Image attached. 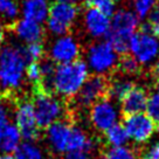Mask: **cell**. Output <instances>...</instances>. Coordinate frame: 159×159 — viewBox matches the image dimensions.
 <instances>
[{
	"instance_id": "f546056e",
	"label": "cell",
	"mask_w": 159,
	"mask_h": 159,
	"mask_svg": "<svg viewBox=\"0 0 159 159\" xmlns=\"http://www.w3.org/2000/svg\"><path fill=\"white\" fill-rule=\"evenodd\" d=\"M137 159H159V140L145 146Z\"/></svg>"
},
{
	"instance_id": "277c9868",
	"label": "cell",
	"mask_w": 159,
	"mask_h": 159,
	"mask_svg": "<svg viewBox=\"0 0 159 159\" xmlns=\"http://www.w3.org/2000/svg\"><path fill=\"white\" fill-rule=\"evenodd\" d=\"M32 104L36 124L40 129H47L52 124L65 119L66 105L54 94L35 89Z\"/></svg>"
},
{
	"instance_id": "e575fe53",
	"label": "cell",
	"mask_w": 159,
	"mask_h": 159,
	"mask_svg": "<svg viewBox=\"0 0 159 159\" xmlns=\"http://www.w3.org/2000/svg\"><path fill=\"white\" fill-rule=\"evenodd\" d=\"M4 39H5V28H4L2 24L0 22V43L4 41Z\"/></svg>"
},
{
	"instance_id": "ac0fdd59",
	"label": "cell",
	"mask_w": 159,
	"mask_h": 159,
	"mask_svg": "<svg viewBox=\"0 0 159 159\" xmlns=\"http://www.w3.org/2000/svg\"><path fill=\"white\" fill-rule=\"evenodd\" d=\"M21 134L15 124H7L0 131V152L11 154L21 144Z\"/></svg>"
},
{
	"instance_id": "5bb4252c",
	"label": "cell",
	"mask_w": 159,
	"mask_h": 159,
	"mask_svg": "<svg viewBox=\"0 0 159 159\" xmlns=\"http://www.w3.org/2000/svg\"><path fill=\"white\" fill-rule=\"evenodd\" d=\"M149 95L143 87L134 85V88L120 99V109L125 116L144 112Z\"/></svg>"
},
{
	"instance_id": "836d02e7",
	"label": "cell",
	"mask_w": 159,
	"mask_h": 159,
	"mask_svg": "<svg viewBox=\"0 0 159 159\" xmlns=\"http://www.w3.org/2000/svg\"><path fill=\"white\" fill-rule=\"evenodd\" d=\"M153 75L159 80V60L154 63V67H153Z\"/></svg>"
},
{
	"instance_id": "4fadbf2b",
	"label": "cell",
	"mask_w": 159,
	"mask_h": 159,
	"mask_svg": "<svg viewBox=\"0 0 159 159\" xmlns=\"http://www.w3.org/2000/svg\"><path fill=\"white\" fill-rule=\"evenodd\" d=\"M71 125L68 120L62 119L46 129L47 143L55 153H66L68 151Z\"/></svg>"
},
{
	"instance_id": "d6986e66",
	"label": "cell",
	"mask_w": 159,
	"mask_h": 159,
	"mask_svg": "<svg viewBox=\"0 0 159 159\" xmlns=\"http://www.w3.org/2000/svg\"><path fill=\"white\" fill-rule=\"evenodd\" d=\"M134 82L126 77H119L108 83V90H107V97L111 99H120L134 88Z\"/></svg>"
},
{
	"instance_id": "4316f807",
	"label": "cell",
	"mask_w": 159,
	"mask_h": 159,
	"mask_svg": "<svg viewBox=\"0 0 159 159\" xmlns=\"http://www.w3.org/2000/svg\"><path fill=\"white\" fill-rule=\"evenodd\" d=\"M24 50L28 62H40L45 55V48L41 42L27 43V46L24 47Z\"/></svg>"
},
{
	"instance_id": "44dd1931",
	"label": "cell",
	"mask_w": 159,
	"mask_h": 159,
	"mask_svg": "<svg viewBox=\"0 0 159 159\" xmlns=\"http://www.w3.org/2000/svg\"><path fill=\"white\" fill-rule=\"evenodd\" d=\"M14 159H45L41 148L33 142H24L14 151Z\"/></svg>"
},
{
	"instance_id": "8d00e7d4",
	"label": "cell",
	"mask_w": 159,
	"mask_h": 159,
	"mask_svg": "<svg viewBox=\"0 0 159 159\" xmlns=\"http://www.w3.org/2000/svg\"><path fill=\"white\" fill-rule=\"evenodd\" d=\"M0 159H14V158H13V156H11V154L1 153L0 154Z\"/></svg>"
},
{
	"instance_id": "d4e9b609",
	"label": "cell",
	"mask_w": 159,
	"mask_h": 159,
	"mask_svg": "<svg viewBox=\"0 0 159 159\" xmlns=\"http://www.w3.org/2000/svg\"><path fill=\"white\" fill-rule=\"evenodd\" d=\"M87 8H95L101 13L111 16L116 12L115 0H84Z\"/></svg>"
},
{
	"instance_id": "2e32d148",
	"label": "cell",
	"mask_w": 159,
	"mask_h": 159,
	"mask_svg": "<svg viewBox=\"0 0 159 159\" xmlns=\"http://www.w3.org/2000/svg\"><path fill=\"white\" fill-rule=\"evenodd\" d=\"M13 30L15 35L22 40L26 43H34V42H41L43 36V30L40 24L32 21V20L22 18L18 20L13 25Z\"/></svg>"
},
{
	"instance_id": "e0dca14e",
	"label": "cell",
	"mask_w": 159,
	"mask_h": 159,
	"mask_svg": "<svg viewBox=\"0 0 159 159\" xmlns=\"http://www.w3.org/2000/svg\"><path fill=\"white\" fill-rule=\"evenodd\" d=\"M49 8L48 0H24L22 15L25 19L41 24L48 18Z\"/></svg>"
},
{
	"instance_id": "484cf974",
	"label": "cell",
	"mask_w": 159,
	"mask_h": 159,
	"mask_svg": "<svg viewBox=\"0 0 159 159\" xmlns=\"http://www.w3.org/2000/svg\"><path fill=\"white\" fill-rule=\"evenodd\" d=\"M145 111L152 120H154L156 123H159V84L157 85L153 93L149 95Z\"/></svg>"
},
{
	"instance_id": "52a82bcc",
	"label": "cell",
	"mask_w": 159,
	"mask_h": 159,
	"mask_svg": "<svg viewBox=\"0 0 159 159\" xmlns=\"http://www.w3.org/2000/svg\"><path fill=\"white\" fill-rule=\"evenodd\" d=\"M79 10L75 4L54 2L50 6L47 18V27L55 35H67L77 18Z\"/></svg>"
},
{
	"instance_id": "f1b7e54d",
	"label": "cell",
	"mask_w": 159,
	"mask_h": 159,
	"mask_svg": "<svg viewBox=\"0 0 159 159\" xmlns=\"http://www.w3.org/2000/svg\"><path fill=\"white\" fill-rule=\"evenodd\" d=\"M25 77L30 83L38 85L41 81V68L40 62H30L26 67Z\"/></svg>"
},
{
	"instance_id": "9a60e30c",
	"label": "cell",
	"mask_w": 159,
	"mask_h": 159,
	"mask_svg": "<svg viewBox=\"0 0 159 159\" xmlns=\"http://www.w3.org/2000/svg\"><path fill=\"white\" fill-rule=\"evenodd\" d=\"M85 30L91 36L102 38L107 36L110 30L111 19L108 15L101 13L95 8H87L84 14Z\"/></svg>"
},
{
	"instance_id": "74e56055",
	"label": "cell",
	"mask_w": 159,
	"mask_h": 159,
	"mask_svg": "<svg viewBox=\"0 0 159 159\" xmlns=\"http://www.w3.org/2000/svg\"><path fill=\"white\" fill-rule=\"evenodd\" d=\"M157 131L159 132V123H158V126H157Z\"/></svg>"
},
{
	"instance_id": "f35d334b",
	"label": "cell",
	"mask_w": 159,
	"mask_h": 159,
	"mask_svg": "<svg viewBox=\"0 0 159 159\" xmlns=\"http://www.w3.org/2000/svg\"><path fill=\"white\" fill-rule=\"evenodd\" d=\"M52 159H55V158H52Z\"/></svg>"
},
{
	"instance_id": "d6a6232c",
	"label": "cell",
	"mask_w": 159,
	"mask_h": 159,
	"mask_svg": "<svg viewBox=\"0 0 159 159\" xmlns=\"http://www.w3.org/2000/svg\"><path fill=\"white\" fill-rule=\"evenodd\" d=\"M65 159H91L90 154L84 151H69L65 156Z\"/></svg>"
},
{
	"instance_id": "7402d4cb",
	"label": "cell",
	"mask_w": 159,
	"mask_h": 159,
	"mask_svg": "<svg viewBox=\"0 0 159 159\" xmlns=\"http://www.w3.org/2000/svg\"><path fill=\"white\" fill-rule=\"evenodd\" d=\"M117 69L123 75H134L140 69V65L138 61L134 59L132 55H122V57L118 59L117 62Z\"/></svg>"
},
{
	"instance_id": "1f68e13d",
	"label": "cell",
	"mask_w": 159,
	"mask_h": 159,
	"mask_svg": "<svg viewBox=\"0 0 159 159\" xmlns=\"http://www.w3.org/2000/svg\"><path fill=\"white\" fill-rule=\"evenodd\" d=\"M7 124H10V111L4 102H0V131Z\"/></svg>"
},
{
	"instance_id": "8992f818",
	"label": "cell",
	"mask_w": 159,
	"mask_h": 159,
	"mask_svg": "<svg viewBox=\"0 0 159 159\" xmlns=\"http://www.w3.org/2000/svg\"><path fill=\"white\" fill-rule=\"evenodd\" d=\"M118 59V54L107 41L97 42L88 49L87 66L96 75H104L117 67Z\"/></svg>"
},
{
	"instance_id": "603a6c76",
	"label": "cell",
	"mask_w": 159,
	"mask_h": 159,
	"mask_svg": "<svg viewBox=\"0 0 159 159\" xmlns=\"http://www.w3.org/2000/svg\"><path fill=\"white\" fill-rule=\"evenodd\" d=\"M156 4L157 0H132V12L138 19H145L156 8Z\"/></svg>"
},
{
	"instance_id": "83f0119b",
	"label": "cell",
	"mask_w": 159,
	"mask_h": 159,
	"mask_svg": "<svg viewBox=\"0 0 159 159\" xmlns=\"http://www.w3.org/2000/svg\"><path fill=\"white\" fill-rule=\"evenodd\" d=\"M19 13V7L14 0H0V15L6 20H14Z\"/></svg>"
},
{
	"instance_id": "5b68a950",
	"label": "cell",
	"mask_w": 159,
	"mask_h": 159,
	"mask_svg": "<svg viewBox=\"0 0 159 159\" xmlns=\"http://www.w3.org/2000/svg\"><path fill=\"white\" fill-rule=\"evenodd\" d=\"M129 52L139 65H150L158 59L159 39L151 33L149 25H144L134 34Z\"/></svg>"
},
{
	"instance_id": "ba28073f",
	"label": "cell",
	"mask_w": 159,
	"mask_h": 159,
	"mask_svg": "<svg viewBox=\"0 0 159 159\" xmlns=\"http://www.w3.org/2000/svg\"><path fill=\"white\" fill-rule=\"evenodd\" d=\"M89 118L95 129L105 132L112 125L117 124L119 111L112 99L105 96L90 107Z\"/></svg>"
},
{
	"instance_id": "8fae6325",
	"label": "cell",
	"mask_w": 159,
	"mask_h": 159,
	"mask_svg": "<svg viewBox=\"0 0 159 159\" xmlns=\"http://www.w3.org/2000/svg\"><path fill=\"white\" fill-rule=\"evenodd\" d=\"M108 81L103 75H94L82 85V88L76 94V103L82 108H88L96 103L98 99L107 96Z\"/></svg>"
},
{
	"instance_id": "cb8c5ba5",
	"label": "cell",
	"mask_w": 159,
	"mask_h": 159,
	"mask_svg": "<svg viewBox=\"0 0 159 159\" xmlns=\"http://www.w3.org/2000/svg\"><path fill=\"white\" fill-rule=\"evenodd\" d=\"M102 159H137V156L128 146H118L105 150Z\"/></svg>"
},
{
	"instance_id": "30bf717a",
	"label": "cell",
	"mask_w": 159,
	"mask_h": 159,
	"mask_svg": "<svg viewBox=\"0 0 159 159\" xmlns=\"http://www.w3.org/2000/svg\"><path fill=\"white\" fill-rule=\"evenodd\" d=\"M15 126L26 142H33L40 137V128L36 124L33 104L30 101L20 102L14 112Z\"/></svg>"
},
{
	"instance_id": "7c38bea8",
	"label": "cell",
	"mask_w": 159,
	"mask_h": 159,
	"mask_svg": "<svg viewBox=\"0 0 159 159\" xmlns=\"http://www.w3.org/2000/svg\"><path fill=\"white\" fill-rule=\"evenodd\" d=\"M80 46L77 41L69 35H62L53 42L49 49L50 61L56 65H65L79 59Z\"/></svg>"
},
{
	"instance_id": "7a4b0ae2",
	"label": "cell",
	"mask_w": 159,
	"mask_h": 159,
	"mask_svg": "<svg viewBox=\"0 0 159 159\" xmlns=\"http://www.w3.org/2000/svg\"><path fill=\"white\" fill-rule=\"evenodd\" d=\"M28 63L24 47H4L0 50V85L7 90L19 89Z\"/></svg>"
},
{
	"instance_id": "d590c367",
	"label": "cell",
	"mask_w": 159,
	"mask_h": 159,
	"mask_svg": "<svg viewBox=\"0 0 159 159\" xmlns=\"http://www.w3.org/2000/svg\"><path fill=\"white\" fill-rule=\"evenodd\" d=\"M56 2H66V4H75L79 0H55Z\"/></svg>"
},
{
	"instance_id": "4dcf8cb0",
	"label": "cell",
	"mask_w": 159,
	"mask_h": 159,
	"mask_svg": "<svg viewBox=\"0 0 159 159\" xmlns=\"http://www.w3.org/2000/svg\"><path fill=\"white\" fill-rule=\"evenodd\" d=\"M149 27L151 33L159 39V7H156L149 15Z\"/></svg>"
},
{
	"instance_id": "9c48e42d",
	"label": "cell",
	"mask_w": 159,
	"mask_h": 159,
	"mask_svg": "<svg viewBox=\"0 0 159 159\" xmlns=\"http://www.w3.org/2000/svg\"><path fill=\"white\" fill-rule=\"evenodd\" d=\"M123 126L128 132L129 139L138 144H143L150 140L157 130L156 122L144 112L125 116Z\"/></svg>"
},
{
	"instance_id": "ffe728a7",
	"label": "cell",
	"mask_w": 159,
	"mask_h": 159,
	"mask_svg": "<svg viewBox=\"0 0 159 159\" xmlns=\"http://www.w3.org/2000/svg\"><path fill=\"white\" fill-rule=\"evenodd\" d=\"M105 140L110 145V148L125 146L129 142V136L123 124H115L104 132Z\"/></svg>"
},
{
	"instance_id": "6da1fadb",
	"label": "cell",
	"mask_w": 159,
	"mask_h": 159,
	"mask_svg": "<svg viewBox=\"0 0 159 159\" xmlns=\"http://www.w3.org/2000/svg\"><path fill=\"white\" fill-rule=\"evenodd\" d=\"M89 77V68L85 62L76 60L70 63L57 65L52 79L53 94L61 97H74Z\"/></svg>"
},
{
	"instance_id": "3957f363",
	"label": "cell",
	"mask_w": 159,
	"mask_h": 159,
	"mask_svg": "<svg viewBox=\"0 0 159 159\" xmlns=\"http://www.w3.org/2000/svg\"><path fill=\"white\" fill-rule=\"evenodd\" d=\"M139 19L132 11L122 8L112 14L110 30L107 38L109 43L117 54L125 55L130 49V41L137 32Z\"/></svg>"
}]
</instances>
